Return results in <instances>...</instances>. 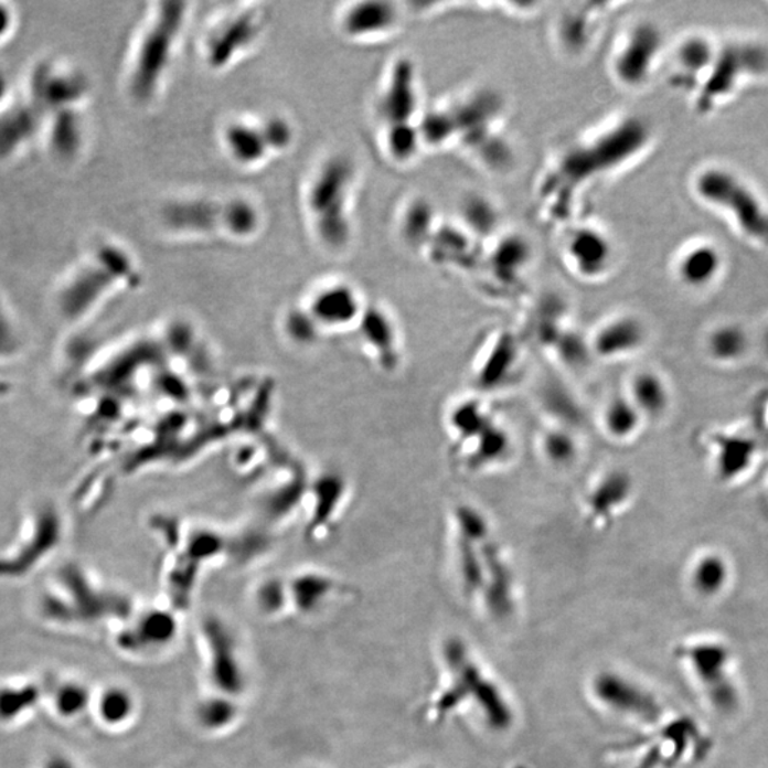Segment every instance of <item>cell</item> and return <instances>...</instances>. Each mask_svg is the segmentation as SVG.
I'll return each instance as SVG.
<instances>
[{
	"instance_id": "1",
	"label": "cell",
	"mask_w": 768,
	"mask_h": 768,
	"mask_svg": "<svg viewBox=\"0 0 768 768\" xmlns=\"http://www.w3.org/2000/svg\"><path fill=\"white\" fill-rule=\"evenodd\" d=\"M651 139L642 117L623 116L561 142L536 175V213L556 230L587 218L590 192L639 159Z\"/></svg>"
},
{
	"instance_id": "2",
	"label": "cell",
	"mask_w": 768,
	"mask_h": 768,
	"mask_svg": "<svg viewBox=\"0 0 768 768\" xmlns=\"http://www.w3.org/2000/svg\"><path fill=\"white\" fill-rule=\"evenodd\" d=\"M452 127L455 150L486 174H499L516 159L509 131V103L490 85H471L442 98Z\"/></svg>"
},
{
	"instance_id": "3",
	"label": "cell",
	"mask_w": 768,
	"mask_h": 768,
	"mask_svg": "<svg viewBox=\"0 0 768 768\" xmlns=\"http://www.w3.org/2000/svg\"><path fill=\"white\" fill-rule=\"evenodd\" d=\"M358 192V162L342 151L320 160L305 182V220L313 238L329 253L351 248L356 234Z\"/></svg>"
},
{
	"instance_id": "4",
	"label": "cell",
	"mask_w": 768,
	"mask_h": 768,
	"mask_svg": "<svg viewBox=\"0 0 768 768\" xmlns=\"http://www.w3.org/2000/svg\"><path fill=\"white\" fill-rule=\"evenodd\" d=\"M189 8L185 2H159L146 14L126 64V88L132 102L149 105L160 95L189 19Z\"/></svg>"
},
{
	"instance_id": "5",
	"label": "cell",
	"mask_w": 768,
	"mask_h": 768,
	"mask_svg": "<svg viewBox=\"0 0 768 768\" xmlns=\"http://www.w3.org/2000/svg\"><path fill=\"white\" fill-rule=\"evenodd\" d=\"M160 221L167 233L180 238L243 243L258 234L263 215L243 195L189 194L167 201Z\"/></svg>"
},
{
	"instance_id": "6",
	"label": "cell",
	"mask_w": 768,
	"mask_h": 768,
	"mask_svg": "<svg viewBox=\"0 0 768 768\" xmlns=\"http://www.w3.org/2000/svg\"><path fill=\"white\" fill-rule=\"evenodd\" d=\"M140 280V267L131 250L115 241H105L62 280L56 297L58 312L67 320L85 318L113 292L135 288Z\"/></svg>"
},
{
	"instance_id": "7",
	"label": "cell",
	"mask_w": 768,
	"mask_h": 768,
	"mask_svg": "<svg viewBox=\"0 0 768 768\" xmlns=\"http://www.w3.org/2000/svg\"><path fill=\"white\" fill-rule=\"evenodd\" d=\"M448 683L435 701L431 713L437 722L472 702L492 732H506L514 725L515 715L505 693L486 673L460 639H448L442 647Z\"/></svg>"
},
{
	"instance_id": "8",
	"label": "cell",
	"mask_w": 768,
	"mask_h": 768,
	"mask_svg": "<svg viewBox=\"0 0 768 768\" xmlns=\"http://www.w3.org/2000/svg\"><path fill=\"white\" fill-rule=\"evenodd\" d=\"M427 103L420 68L410 54H395L384 66L373 96V120L377 132L417 127Z\"/></svg>"
},
{
	"instance_id": "9",
	"label": "cell",
	"mask_w": 768,
	"mask_h": 768,
	"mask_svg": "<svg viewBox=\"0 0 768 768\" xmlns=\"http://www.w3.org/2000/svg\"><path fill=\"white\" fill-rule=\"evenodd\" d=\"M267 28L268 12L260 4H236L218 14L206 28L201 46L206 66L226 71L253 51Z\"/></svg>"
},
{
	"instance_id": "10",
	"label": "cell",
	"mask_w": 768,
	"mask_h": 768,
	"mask_svg": "<svg viewBox=\"0 0 768 768\" xmlns=\"http://www.w3.org/2000/svg\"><path fill=\"white\" fill-rule=\"evenodd\" d=\"M694 189L704 203L730 215L748 239L768 246V209L745 181L730 171L711 169L697 177Z\"/></svg>"
},
{
	"instance_id": "11",
	"label": "cell",
	"mask_w": 768,
	"mask_h": 768,
	"mask_svg": "<svg viewBox=\"0 0 768 768\" xmlns=\"http://www.w3.org/2000/svg\"><path fill=\"white\" fill-rule=\"evenodd\" d=\"M294 128L277 115L236 117L223 128V147L230 160L243 169H258L292 147Z\"/></svg>"
},
{
	"instance_id": "12",
	"label": "cell",
	"mask_w": 768,
	"mask_h": 768,
	"mask_svg": "<svg viewBox=\"0 0 768 768\" xmlns=\"http://www.w3.org/2000/svg\"><path fill=\"white\" fill-rule=\"evenodd\" d=\"M561 263L574 278L585 284L607 279L617 265V245L609 231L589 218L558 230Z\"/></svg>"
},
{
	"instance_id": "13",
	"label": "cell",
	"mask_w": 768,
	"mask_h": 768,
	"mask_svg": "<svg viewBox=\"0 0 768 768\" xmlns=\"http://www.w3.org/2000/svg\"><path fill=\"white\" fill-rule=\"evenodd\" d=\"M90 95V78L82 67L61 57H44L29 72L24 98L46 117L86 108Z\"/></svg>"
},
{
	"instance_id": "14",
	"label": "cell",
	"mask_w": 768,
	"mask_h": 768,
	"mask_svg": "<svg viewBox=\"0 0 768 768\" xmlns=\"http://www.w3.org/2000/svg\"><path fill=\"white\" fill-rule=\"evenodd\" d=\"M535 256V246L529 236L506 228L484 246L479 268L472 277L479 278L481 287L489 294H519L534 267Z\"/></svg>"
},
{
	"instance_id": "15",
	"label": "cell",
	"mask_w": 768,
	"mask_h": 768,
	"mask_svg": "<svg viewBox=\"0 0 768 768\" xmlns=\"http://www.w3.org/2000/svg\"><path fill=\"white\" fill-rule=\"evenodd\" d=\"M663 47V34L658 24L639 21L630 24L614 44L608 58V72L620 87L640 88L651 78Z\"/></svg>"
},
{
	"instance_id": "16",
	"label": "cell",
	"mask_w": 768,
	"mask_h": 768,
	"mask_svg": "<svg viewBox=\"0 0 768 768\" xmlns=\"http://www.w3.org/2000/svg\"><path fill=\"white\" fill-rule=\"evenodd\" d=\"M678 657L691 664L704 693L722 715H732L740 706V693L730 674V652L716 642H697L678 648Z\"/></svg>"
},
{
	"instance_id": "17",
	"label": "cell",
	"mask_w": 768,
	"mask_h": 768,
	"mask_svg": "<svg viewBox=\"0 0 768 768\" xmlns=\"http://www.w3.org/2000/svg\"><path fill=\"white\" fill-rule=\"evenodd\" d=\"M768 49L756 43H732L717 51L715 63L698 97V105L712 107L732 95L743 78L766 75Z\"/></svg>"
},
{
	"instance_id": "18",
	"label": "cell",
	"mask_w": 768,
	"mask_h": 768,
	"mask_svg": "<svg viewBox=\"0 0 768 768\" xmlns=\"http://www.w3.org/2000/svg\"><path fill=\"white\" fill-rule=\"evenodd\" d=\"M405 4L391 0H358L338 12V31L352 43L391 41L405 23Z\"/></svg>"
},
{
	"instance_id": "19",
	"label": "cell",
	"mask_w": 768,
	"mask_h": 768,
	"mask_svg": "<svg viewBox=\"0 0 768 768\" xmlns=\"http://www.w3.org/2000/svg\"><path fill=\"white\" fill-rule=\"evenodd\" d=\"M607 7V3L595 2L564 4L551 26L556 52L569 61L587 56L598 41Z\"/></svg>"
},
{
	"instance_id": "20",
	"label": "cell",
	"mask_w": 768,
	"mask_h": 768,
	"mask_svg": "<svg viewBox=\"0 0 768 768\" xmlns=\"http://www.w3.org/2000/svg\"><path fill=\"white\" fill-rule=\"evenodd\" d=\"M361 292L346 280L320 285L303 308L318 331H343L356 327L366 309Z\"/></svg>"
},
{
	"instance_id": "21",
	"label": "cell",
	"mask_w": 768,
	"mask_h": 768,
	"mask_svg": "<svg viewBox=\"0 0 768 768\" xmlns=\"http://www.w3.org/2000/svg\"><path fill=\"white\" fill-rule=\"evenodd\" d=\"M482 250L484 246L469 231L462 228L455 216L450 220L442 216L440 225L420 256L437 269L474 275Z\"/></svg>"
},
{
	"instance_id": "22",
	"label": "cell",
	"mask_w": 768,
	"mask_h": 768,
	"mask_svg": "<svg viewBox=\"0 0 768 768\" xmlns=\"http://www.w3.org/2000/svg\"><path fill=\"white\" fill-rule=\"evenodd\" d=\"M590 691L602 706L619 715L638 718L651 725L662 717V704L657 696L642 684L618 672L598 673L593 679Z\"/></svg>"
},
{
	"instance_id": "23",
	"label": "cell",
	"mask_w": 768,
	"mask_h": 768,
	"mask_svg": "<svg viewBox=\"0 0 768 768\" xmlns=\"http://www.w3.org/2000/svg\"><path fill=\"white\" fill-rule=\"evenodd\" d=\"M21 529L31 538L23 536L22 550L11 559H0V576H21L31 570L42 556L57 545L61 536V520L53 506H34L23 520ZM22 535V534H21Z\"/></svg>"
},
{
	"instance_id": "24",
	"label": "cell",
	"mask_w": 768,
	"mask_h": 768,
	"mask_svg": "<svg viewBox=\"0 0 768 768\" xmlns=\"http://www.w3.org/2000/svg\"><path fill=\"white\" fill-rule=\"evenodd\" d=\"M486 584L481 600L492 619L505 620L515 612V578L495 534L491 533L480 543Z\"/></svg>"
},
{
	"instance_id": "25",
	"label": "cell",
	"mask_w": 768,
	"mask_h": 768,
	"mask_svg": "<svg viewBox=\"0 0 768 768\" xmlns=\"http://www.w3.org/2000/svg\"><path fill=\"white\" fill-rule=\"evenodd\" d=\"M521 353L523 342L520 341L519 333L509 329L497 332L477 364L476 386L486 393L504 388L519 372Z\"/></svg>"
},
{
	"instance_id": "26",
	"label": "cell",
	"mask_w": 768,
	"mask_h": 768,
	"mask_svg": "<svg viewBox=\"0 0 768 768\" xmlns=\"http://www.w3.org/2000/svg\"><path fill=\"white\" fill-rule=\"evenodd\" d=\"M86 108L44 117L41 140L49 157L58 164H75L86 149Z\"/></svg>"
},
{
	"instance_id": "27",
	"label": "cell",
	"mask_w": 768,
	"mask_h": 768,
	"mask_svg": "<svg viewBox=\"0 0 768 768\" xmlns=\"http://www.w3.org/2000/svg\"><path fill=\"white\" fill-rule=\"evenodd\" d=\"M358 329L378 367L395 373L402 363V343L393 314L381 303H367Z\"/></svg>"
},
{
	"instance_id": "28",
	"label": "cell",
	"mask_w": 768,
	"mask_h": 768,
	"mask_svg": "<svg viewBox=\"0 0 768 768\" xmlns=\"http://www.w3.org/2000/svg\"><path fill=\"white\" fill-rule=\"evenodd\" d=\"M44 116L26 98L12 100L0 110V161L18 159L41 140Z\"/></svg>"
},
{
	"instance_id": "29",
	"label": "cell",
	"mask_w": 768,
	"mask_h": 768,
	"mask_svg": "<svg viewBox=\"0 0 768 768\" xmlns=\"http://www.w3.org/2000/svg\"><path fill=\"white\" fill-rule=\"evenodd\" d=\"M441 220L440 211L427 195L413 192L397 204L393 225L398 241L412 253L422 255Z\"/></svg>"
},
{
	"instance_id": "30",
	"label": "cell",
	"mask_w": 768,
	"mask_h": 768,
	"mask_svg": "<svg viewBox=\"0 0 768 768\" xmlns=\"http://www.w3.org/2000/svg\"><path fill=\"white\" fill-rule=\"evenodd\" d=\"M594 356L602 361H617L638 352L647 342V328L633 314H617L599 324L589 338Z\"/></svg>"
},
{
	"instance_id": "31",
	"label": "cell",
	"mask_w": 768,
	"mask_h": 768,
	"mask_svg": "<svg viewBox=\"0 0 768 768\" xmlns=\"http://www.w3.org/2000/svg\"><path fill=\"white\" fill-rule=\"evenodd\" d=\"M633 495V480L625 470H610L600 476L585 499L588 524L600 529L623 510Z\"/></svg>"
},
{
	"instance_id": "32",
	"label": "cell",
	"mask_w": 768,
	"mask_h": 768,
	"mask_svg": "<svg viewBox=\"0 0 768 768\" xmlns=\"http://www.w3.org/2000/svg\"><path fill=\"white\" fill-rule=\"evenodd\" d=\"M455 218L482 246L490 244L506 230L499 201L482 191L466 192L457 204Z\"/></svg>"
},
{
	"instance_id": "33",
	"label": "cell",
	"mask_w": 768,
	"mask_h": 768,
	"mask_svg": "<svg viewBox=\"0 0 768 768\" xmlns=\"http://www.w3.org/2000/svg\"><path fill=\"white\" fill-rule=\"evenodd\" d=\"M569 327V307L556 294H546L536 300L526 323L534 341L548 351Z\"/></svg>"
},
{
	"instance_id": "34",
	"label": "cell",
	"mask_w": 768,
	"mask_h": 768,
	"mask_svg": "<svg viewBox=\"0 0 768 768\" xmlns=\"http://www.w3.org/2000/svg\"><path fill=\"white\" fill-rule=\"evenodd\" d=\"M467 469L480 472L504 465L512 451L510 433L497 420L469 445L460 448Z\"/></svg>"
},
{
	"instance_id": "35",
	"label": "cell",
	"mask_w": 768,
	"mask_h": 768,
	"mask_svg": "<svg viewBox=\"0 0 768 768\" xmlns=\"http://www.w3.org/2000/svg\"><path fill=\"white\" fill-rule=\"evenodd\" d=\"M628 397L637 406L644 420H658L671 405V392L663 377L651 371L634 374Z\"/></svg>"
},
{
	"instance_id": "36",
	"label": "cell",
	"mask_w": 768,
	"mask_h": 768,
	"mask_svg": "<svg viewBox=\"0 0 768 768\" xmlns=\"http://www.w3.org/2000/svg\"><path fill=\"white\" fill-rule=\"evenodd\" d=\"M722 267V255L715 246L702 244L692 246L682 255L678 273L687 287L703 288L717 278Z\"/></svg>"
},
{
	"instance_id": "37",
	"label": "cell",
	"mask_w": 768,
	"mask_h": 768,
	"mask_svg": "<svg viewBox=\"0 0 768 768\" xmlns=\"http://www.w3.org/2000/svg\"><path fill=\"white\" fill-rule=\"evenodd\" d=\"M494 422L495 418L492 417L484 402L479 401V398H466L452 407L450 416H448L451 435L459 442L457 445L459 448L469 445Z\"/></svg>"
},
{
	"instance_id": "38",
	"label": "cell",
	"mask_w": 768,
	"mask_h": 768,
	"mask_svg": "<svg viewBox=\"0 0 768 768\" xmlns=\"http://www.w3.org/2000/svg\"><path fill=\"white\" fill-rule=\"evenodd\" d=\"M728 579H730V566L721 554H703L692 566V588L703 598L717 597L727 587Z\"/></svg>"
},
{
	"instance_id": "39",
	"label": "cell",
	"mask_w": 768,
	"mask_h": 768,
	"mask_svg": "<svg viewBox=\"0 0 768 768\" xmlns=\"http://www.w3.org/2000/svg\"><path fill=\"white\" fill-rule=\"evenodd\" d=\"M644 418L640 415L637 406L628 396H617L610 398L602 413V426L609 437L614 440H630L639 428L642 427Z\"/></svg>"
},
{
	"instance_id": "40",
	"label": "cell",
	"mask_w": 768,
	"mask_h": 768,
	"mask_svg": "<svg viewBox=\"0 0 768 768\" xmlns=\"http://www.w3.org/2000/svg\"><path fill=\"white\" fill-rule=\"evenodd\" d=\"M717 471L723 479L732 480L750 467L756 455L755 441L742 436H722L717 440Z\"/></svg>"
},
{
	"instance_id": "41",
	"label": "cell",
	"mask_w": 768,
	"mask_h": 768,
	"mask_svg": "<svg viewBox=\"0 0 768 768\" xmlns=\"http://www.w3.org/2000/svg\"><path fill=\"white\" fill-rule=\"evenodd\" d=\"M708 356L721 363H735L746 356L750 339L737 324H722L713 329L706 342Z\"/></svg>"
},
{
	"instance_id": "42",
	"label": "cell",
	"mask_w": 768,
	"mask_h": 768,
	"mask_svg": "<svg viewBox=\"0 0 768 768\" xmlns=\"http://www.w3.org/2000/svg\"><path fill=\"white\" fill-rule=\"evenodd\" d=\"M541 452L544 459L556 469L575 465L579 457V441L575 431L568 427L554 425L541 436Z\"/></svg>"
},
{
	"instance_id": "43",
	"label": "cell",
	"mask_w": 768,
	"mask_h": 768,
	"mask_svg": "<svg viewBox=\"0 0 768 768\" xmlns=\"http://www.w3.org/2000/svg\"><path fill=\"white\" fill-rule=\"evenodd\" d=\"M716 56V49L706 38H687L676 51V62L681 68L684 85L691 86L689 82L693 81L694 77L701 75L702 72L711 71Z\"/></svg>"
},
{
	"instance_id": "44",
	"label": "cell",
	"mask_w": 768,
	"mask_h": 768,
	"mask_svg": "<svg viewBox=\"0 0 768 768\" xmlns=\"http://www.w3.org/2000/svg\"><path fill=\"white\" fill-rule=\"evenodd\" d=\"M317 504H314L313 530L329 525V521L337 515L339 506L346 494V481L342 476L328 474L320 477L317 487Z\"/></svg>"
},
{
	"instance_id": "45",
	"label": "cell",
	"mask_w": 768,
	"mask_h": 768,
	"mask_svg": "<svg viewBox=\"0 0 768 768\" xmlns=\"http://www.w3.org/2000/svg\"><path fill=\"white\" fill-rule=\"evenodd\" d=\"M543 402L546 412L555 418L556 425L568 427L570 430L580 425V408L564 387L554 383L546 384Z\"/></svg>"
},
{
	"instance_id": "46",
	"label": "cell",
	"mask_w": 768,
	"mask_h": 768,
	"mask_svg": "<svg viewBox=\"0 0 768 768\" xmlns=\"http://www.w3.org/2000/svg\"><path fill=\"white\" fill-rule=\"evenodd\" d=\"M551 351L569 369H583L594 356L589 339L573 327L566 329Z\"/></svg>"
},
{
	"instance_id": "47",
	"label": "cell",
	"mask_w": 768,
	"mask_h": 768,
	"mask_svg": "<svg viewBox=\"0 0 768 768\" xmlns=\"http://www.w3.org/2000/svg\"><path fill=\"white\" fill-rule=\"evenodd\" d=\"M38 698V689L33 686L19 689V691L18 689L0 691V718L11 721L26 708L32 707Z\"/></svg>"
},
{
	"instance_id": "48",
	"label": "cell",
	"mask_w": 768,
	"mask_h": 768,
	"mask_svg": "<svg viewBox=\"0 0 768 768\" xmlns=\"http://www.w3.org/2000/svg\"><path fill=\"white\" fill-rule=\"evenodd\" d=\"M86 693L82 687L78 686H66L63 687L57 694V707L63 715H73V713L81 712L85 707Z\"/></svg>"
},
{
	"instance_id": "49",
	"label": "cell",
	"mask_w": 768,
	"mask_h": 768,
	"mask_svg": "<svg viewBox=\"0 0 768 768\" xmlns=\"http://www.w3.org/2000/svg\"><path fill=\"white\" fill-rule=\"evenodd\" d=\"M18 28V13L12 4L0 2V44L7 43Z\"/></svg>"
},
{
	"instance_id": "50",
	"label": "cell",
	"mask_w": 768,
	"mask_h": 768,
	"mask_svg": "<svg viewBox=\"0 0 768 768\" xmlns=\"http://www.w3.org/2000/svg\"><path fill=\"white\" fill-rule=\"evenodd\" d=\"M127 711L126 697L118 693L107 694L105 701H103V715L110 721H117Z\"/></svg>"
},
{
	"instance_id": "51",
	"label": "cell",
	"mask_w": 768,
	"mask_h": 768,
	"mask_svg": "<svg viewBox=\"0 0 768 768\" xmlns=\"http://www.w3.org/2000/svg\"><path fill=\"white\" fill-rule=\"evenodd\" d=\"M11 95V81H9L8 73L0 67V110H2L3 107H7L9 103L13 100Z\"/></svg>"
},
{
	"instance_id": "52",
	"label": "cell",
	"mask_w": 768,
	"mask_h": 768,
	"mask_svg": "<svg viewBox=\"0 0 768 768\" xmlns=\"http://www.w3.org/2000/svg\"><path fill=\"white\" fill-rule=\"evenodd\" d=\"M46 768H73L71 765H68V761L62 760V758H54L51 762H49Z\"/></svg>"
},
{
	"instance_id": "53",
	"label": "cell",
	"mask_w": 768,
	"mask_h": 768,
	"mask_svg": "<svg viewBox=\"0 0 768 768\" xmlns=\"http://www.w3.org/2000/svg\"><path fill=\"white\" fill-rule=\"evenodd\" d=\"M762 349H765V353L768 356V328L766 329L765 334H762Z\"/></svg>"
}]
</instances>
